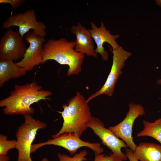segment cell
<instances>
[{
    "label": "cell",
    "mask_w": 161,
    "mask_h": 161,
    "mask_svg": "<svg viewBox=\"0 0 161 161\" xmlns=\"http://www.w3.org/2000/svg\"><path fill=\"white\" fill-rule=\"evenodd\" d=\"M52 95L51 91L42 89L34 81L23 85L16 84L10 95L0 101V107H4L3 111L6 115H32L34 109L31 106L40 100L49 99Z\"/></svg>",
    "instance_id": "cell-1"
},
{
    "label": "cell",
    "mask_w": 161,
    "mask_h": 161,
    "mask_svg": "<svg viewBox=\"0 0 161 161\" xmlns=\"http://www.w3.org/2000/svg\"><path fill=\"white\" fill-rule=\"evenodd\" d=\"M88 103L83 95L77 92L67 104H63V111L58 112L63 119L62 126L58 133L52 136V138L65 133H73L80 137L88 128L87 123L92 117Z\"/></svg>",
    "instance_id": "cell-2"
},
{
    "label": "cell",
    "mask_w": 161,
    "mask_h": 161,
    "mask_svg": "<svg viewBox=\"0 0 161 161\" xmlns=\"http://www.w3.org/2000/svg\"><path fill=\"white\" fill-rule=\"evenodd\" d=\"M75 45V41H69L64 37L48 40L44 45L42 63L54 60L60 64L69 66L67 76L78 74L81 71L85 55L76 52Z\"/></svg>",
    "instance_id": "cell-3"
},
{
    "label": "cell",
    "mask_w": 161,
    "mask_h": 161,
    "mask_svg": "<svg viewBox=\"0 0 161 161\" xmlns=\"http://www.w3.org/2000/svg\"><path fill=\"white\" fill-rule=\"evenodd\" d=\"M24 116V122L19 127L16 134V148L18 151L17 161H32L30 156L32 143L38 130L45 128L47 124L34 119L31 114H26Z\"/></svg>",
    "instance_id": "cell-4"
},
{
    "label": "cell",
    "mask_w": 161,
    "mask_h": 161,
    "mask_svg": "<svg viewBox=\"0 0 161 161\" xmlns=\"http://www.w3.org/2000/svg\"><path fill=\"white\" fill-rule=\"evenodd\" d=\"M80 138L73 133H65L44 142L32 144L30 153L35 152L38 149L42 146L49 145L62 147L67 150L71 155L75 154L77 150L83 147H87L92 149L94 152L95 156L103 152L104 149L100 143L85 141Z\"/></svg>",
    "instance_id": "cell-5"
},
{
    "label": "cell",
    "mask_w": 161,
    "mask_h": 161,
    "mask_svg": "<svg viewBox=\"0 0 161 161\" xmlns=\"http://www.w3.org/2000/svg\"><path fill=\"white\" fill-rule=\"evenodd\" d=\"M113 61L112 67L107 79L102 87L99 90L89 96L86 100L88 103L93 98L103 94L112 96L118 78L123 72L122 69L125 62L131 55V53L125 50L121 46L112 50Z\"/></svg>",
    "instance_id": "cell-6"
},
{
    "label": "cell",
    "mask_w": 161,
    "mask_h": 161,
    "mask_svg": "<svg viewBox=\"0 0 161 161\" xmlns=\"http://www.w3.org/2000/svg\"><path fill=\"white\" fill-rule=\"evenodd\" d=\"M12 26L18 27V31L22 38L31 30L40 37L44 38L46 35L45 24L44 22L37 21L35 11L33 10L11 15L3 23L2 28L7 29Z\"/></svg>",
    "instance_id": "cell-7"
},
{
    "label": "cell",
    "mask_w": 161,
    "mask_h": 161,
    "mask_svg": "<svg viewBox=\"0 0 161 161\" xmlns=\"http://www.w3.org/2000/svg\"><path fill=\"white\" fill-rule=\"evenodd\" d=\"M129 109L124 119L117 125L110 126L111 130L118 137L121 139L127 144L128 147L134 151L137 145L133 140L132 129L135 120L145 113L143 106L140 104L131 103Z\"/></svg>",
    "instance_id": "cell-8"
},
{
    "label": "cell",
    "mask_w": 161,
    "mask_h": 161,
    "mask_svg": "<svg viewBox=\"0 0 161 161\" xmlns=\"http://www.w3.org/2000/svg\"><path fill=\"white\" fill-rule=\"evenodd\" d=\"M87 126L92 129L94 133L100 139L102 143L110 149L113 154L123 161L127 160L126 154L122 151L121 149L128 148L127 145L109 129L106 128L101 120L92 116L88 123Z\"/></svg>",
    "instance_id": "cell-9"
},
{
    "label": "cell",
    "mask_w": 161,
    "mask_h": 161,
    "mask_svg": "<svg viewBox=\"0 0 161 161\" xmlns=\"http://www.w3.org/2000/svg\"><path fill=\"white\" fill-rule=\"evenodd\" d=\"M26 49L18 31L9 28L0 40V60L13 61L22 58Z\"/></svg>",
    "instance_id": "cell-10"
},
{
    "label": "cell",
    "mask_w": 161,
    "mask_h": 161,
    "mask_svg": "<svg viewBox=\"0 0 161 161\" xmlns=\"http://www.w3.org/2000/svg\"><path fill=\"white\" fill-rule=\"evenodd\" d=\"M24 38L29 45L21 60L16 63L26 72L32 70L34 67L42 64L44 38L38 35L34 30L27 33Z\"/></svg>",
    "instance_id": "cell-11"
},
{
    "label": "cell",
    "mask_w": 161,
    "mask_h": 161,
    "mask_svg": "<svg viewBox=\"0 0 161 161\" xmlns=\"http://www.w3.org/2000/svg\"><path fill=\"white\" fill-rule=\"evenodd\" d=\"M90 24L91 29L89 30L97 46L95 52L100 55L103 61H107L109 55L108 52L105 50L103 44L105 42H107L111 45L112 50L117 49L120 46L116 40L119 38V35L112 34L110 31L106 29L102 22L99 27L93 21L91 22Z\"/></svg>",
    "instance_id": "cell-12"
},
{
    "label": "cell",
    "mask_w": 161,
    "mask_h": 161,
    "mask_svg": "<svg viewBox=\"0 0 161 161\" xmlns=\"http://www.w3.org/2000/svg\"><path fill=\"white\" fill-rule=\"evenodd\" d=\"M71 31L76 37L75 51L89 56L97 57V53L95 51L93 38L89 29L79 22L77 25L72 26Z\"/></svg>",
    "instance_id": "cell-13"
},
{
    "label": "cell",
    "mask_w": 161,
    "mask_h": 161,
    "mask_svg": "<svg viewBox=\"0 0 161 161\" xmlns=\"http://www.w3.org/2000/svg\"><path fill=\"white\" fill-rule=\"evenodd\" d=\"M133 152L140 161H161V145L141 142Z\"/></svg>",
    "instance_id": "cell-14"
},
{
    "label": "cell",
    "mask_w": 161,
    "mask_h": 161,
    "mask_svg": "<svg viewBox=\"0 0 161 161\" xmlns=\"http://www.w3.org/2000/svg\"><path fill=\"white\" fill-rule=\"evenodd\" d=\"M27 72L12 61L0 60V87L10 79L19 78Z\"/></svg>",
    "instance_id": "cell-15"
},
{
    "label": "cell",
    "mask_w": 161,
    "mask_h": 161,
    "mask_svg": "<svg viewBox=\"0 0 161 161\" xmlns=\"http://www.w3.org/2000/svg\"><path fill=\"white\" fill-rule=\"evenodd\" d=\"M143 124V129L137 133L136 136L152 137L158 141L161 145V117L153 122L144 120Z\"/></svg>",
    "instance_id": "cell-16"
},
{
    "label": "cell",
    "mask_w": 161,
    "mask_h": 161,
    "mask_svg": "<svg viewBox=\"0 0 161 161\" xmlns=\"http://www.w3.org/2000/svg\"><path fill=\"white\" fill-rule=\"evenodd\" d=\"M17 141L16 140H7V137L1 134H0V156L7 155L8 151L16 147Z\"/></svg>",
    "instance_id": "cell-17"
},
{
    "label": "cell",
    "mask_w": 161,
    "mask_h": 161,
    "mask_svg": "<svg viewBox=\"0 0 161 161\" xmlns=\"http://www.w3.org/2000/svg\"><path fill=\"white\" fill-rule=\"evenodd\" d=\"M87 155V151L84 150L75 154L72 157L60 153H58L57 156L58 161H85L88 160L86 157Z\"/></svg>",
    "instance_id": "cell-18"
},
{
    "label": "cell",
    "mask_w": 161,
    "mask_h": 161,
    "mask_svg": "<svg viewBox=\"0 0 161 161\" xmlns=\"http://www.w3.org/2000/svg\"><path fill=\"white\" fill-rule=\"evenodd\" d=\"M93 161H123L120 158L113 153L106 155L100 154L95 156Z\"/></svg>",
    "instance_id": "cell-19"
},
{
    "label": "cell",
    "mask_w": 161,
    "mask_h": 161,
    "mask_svg": "<svg viewBox=\"0 0 161 161\" xmlns=\"http://www.w3.org/2000/svg\"><path fill=\"white\" fill-rule=\"evenodd\" d=\"M25 2V0H0V4H7L11 5L13 9H16Z\"/></svg>",
    "instance_id": "cell-20"
},
{
    "label": "cell",
    "mask_w": 161,
    "mask_h": 161,
    "mask_svg": "<svg viewBox=\"0 0 161 161\" xmlns=\"http://www.w3.org/2000/svg\"><path fill=\"white\" fill-rule=\"evenodd\" d=\"M126 155L129 161H139L135 157L133 152L129 148H126Z\"/></svg>",
    "instance_id": "cell-21"
},
{
    "label": "cell",
    "mask_w": 161,
    "mask_h": 161,
    "mask_svg": "<svg viewBox=\"0 0 161 161\" xmlns=\"http://www.w3.org/2000/svg\"><path fill=\"white\" fill-rule=\"evenodd\" d=\"M9 160V157L7 155L0 156V161H8Z\"/></svg>",
    "instance_id": "cell-22"
},
{
    "label": "cell",
    "mask_w": 161,
    "mask_h": 161,
    "mask_svg": "<svg viewBox=\"0 0 161 161\" xmlns=\"http://www.w3.org/2000/svg\"><path fill=\"white\" fill-rule=\"evenodd\" d=\"M155 2L157 5L161 7V0H156Z\"/></svg>",
    "instance_id": "cell-23"
},
{
    "label": "cell",
    "mask_w": 161,
    "mask_h": 161,
    "mask_svg": "<svg viewBox=\"0 0 161 161\" xmlns=\"http://www.w3.org/2000/svg\"><path fill=\"white\" fill-rule=\"evenodd\" d=\"M157 83L158 84L161 86V78L157 80Z\"/></svg>",
    "instance_id": "cell-24"
},
{
    "label": "cell",
    "mask_w": 161,
    "mask_h": 161,
    "mask_svg": "<svg viewBox=\"0 0 161 161\" xmlns=\"http://www.w3.org/2000/svg\"><path fill=\"white\" fill-rule=\"evenodd\" d=\"M41 161H49V160L46 158H43Z\"/></svg>",
    "instance_id": "cell-25"
}]
</instances>
